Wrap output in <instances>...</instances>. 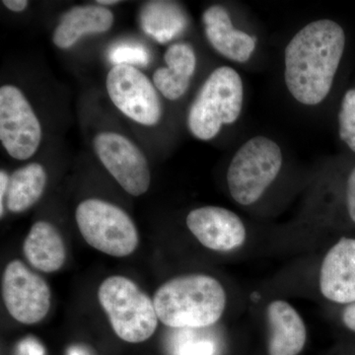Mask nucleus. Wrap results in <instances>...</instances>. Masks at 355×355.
Segmentation results:
<instances>
[{"label": "nucleus", "instance_id": "nucleus-1", "mask_svg": "<svg viewBox=\"0 0 355 355\" xmlns=\"http://www.w3.org/2000/svg\"><path fill=\"white\" fill-rule=\"evenodd\" d=\"M345 46V31L333 20L321 19L303 27L286 49V87L294 99L316 106L326 99Z\"/></svg>", "mask_w": 355, "mask_h": 355}, {"label": "nucleus", "instance_id": "nucleus-2", "mask_svg": "<svg viewBox=\"0 0 355 355\" xmlns=\"http://www.w3.org/2000/svg\"><path fill=\"white\" fill-rule=\"evenodd\" d=\"M159 321L170 328H205L220 319L226 293L209 275H189L168 280L154 294Z\"/></svg>", "mask_w": 355, "mask_h": 355}, {"label": "nucleus", "instance_id": "nucleus-3", "mask_svg": "<svg viewBox=\"0 0 355 355\" xmlns=\"http://www.w3.org/2000/svg\"><path fill=\"white\" fill-rule=\"evenodd\" d=\"M244 89L239 73L221 67L202 84L188 116V127L198 139H214L222 125L235 123L241 114Z\"/></svg>", "mask_w": 355, "mask_h": 355}, {"label": "nucleus", "instance_id": "nucleus-4", "mask_svg": "<svg viewBox=\"0 0 355 355\" xmlns=\"http://www.w3.org/2000/svg\"><path fill=\"white\" fill-rule=\"evenodd\" d=\"M98 299L116 336L125 342H146L155 333L158 317L153 299L135 282L121 275L105 279Z\"/></svg>", "mask_w": 355, "mask_h": 355}, {"label": "nucleus", "instance_id": "nucleus-5", "mask_svg": "<svg viewBox=\"0 0 355 355\" xmlns=\"http://www.w3.org/2000/svg\"><path fill=\"white\" fill-rule=\"evenodd\" d=\"M282 167V149L266 137L248 140L235 153L227 171L231 197L242 205L258 202Z\"/></svg>", "mask_w": 355, "mask_h": 355}, {"label": "nucleus", "instance_id": "nucleus-6", "mask_svg": "<svg viewBox=\"0 0 355 355\" xmlns=\"http://www.w3.org/2000/svg\"><path fill=\"white\" fill-rule=\"evenodd\" d=\"M76 219L84 240L102 253L123 258L139 246L132 219L113 203L89 198L77 207Z\"/></svg>", "mask_w": 355, "mask_h": 355}, {"label": "nucleus", "instance_id": "nucleus-7", "mask_svg": "<svg viewBox=\"0 0 355 355\" xmlns=\"http://www.w3.org/2000/svg\"><path fill=\"white\" fill-rule=\"evenodd\" d=\"M0 140L17 160L31 158L41 144L38 118L22 91L13 85L0 88Z\"/></svg>", "mask_w": 355, "mask_h": 355}, {"label": "nucleus", "instance_id": "nucleus-8", "mask_svg": "<svg viewBox=\"0 0 355 355\" xmlns=\"http://www.w3.org/2000/svg\"><path fill=\"white\" fill-rule=\"evenodd\" d=\"M112 102L121 113L140 125L153 127L162 116V105L146 76L132 65H114L106 80Z\"/></svg>", "mask_w": 355, "mask_h": 355}, {"label": "nucleus", "instance_id": "nucleus-9", "mask_svg": "<svg viewBox=\"0 0 355 355\" xmlns=\"http://www.w3.org/2000/svg\"><path fill=\"white\" fill-rule=\"evenodd\" d=\"M51 289L43 277L19 260L7 265L2 277V297L7 311L16 321L39 323L51 308Z\"/></svg>", "mask_w": 355, "mask_h": 355}, {"label": "nucleus", "instance_id": "nucleus-10", "mask_svg": "<svg viewBox=\"0 0 355 355\" xmlns=\"http://www.w3.org/2000/svg\"><path fill=\"white\" fill-rule=\"evenodd\" d=\"M93 144L98 158L123 190L135 197L148 191L150 169L139 147L120 133L112 132L98 133Z\"/></svg>", "mask_w": 355, "mask_h": 355}, {"label": "nucleus", "instance_id": "nucleus-11", "mask_svg": "<svg viewBox=\"0 0 355 355\" xmlns=\"http://www.w3.org/2000/svg\"><path fill=\"white\" fill-rule=\"evenodd\" d=\"M186 222L200 244L212 251H232L246 240V228L240 217L223 207H203L191 210Z\"/></svg>", "mask_w": 355, "mask_h": 355}, {"label": "nucleus", "instance_id": "nucleus-12", "mask_svg": "<svg viewBox=\"0 0 355 355\" xmlns=\"http://www.w3.org/2000/svg\"><path fill=\"white\" fill-rule=\"evenodd\" d=\"M320 289L333 302H355V239L342 238L331 248L322 263Z\"/></svg>", "mask_w": 355, "mask_h": 355}, {"label": "nucleus", "instance_id": "nucleus-13", "mask_svg": "<svg viewBox=\"0 0 355 355\" xmlns=\"http://www.w3.org/2000/svg\"><path fill=\"white\" fill-rule=\"evenodd\" d=\"M205 35L212 48L232 62H246L256 49V39L235 29L228 11L223 6H214L202 14Z\"/></svg>", "mask_w": 355, "mask_h": 355}, {"label": "nucleus", "instance_id": "nucleus-14", "mask_svg": "<svg viewBox=\"0 0 355 355\" xmlns=\"http://www.w3.org/2000/svg\"><path fill=\"white\" fill-rule=\"evenodd\" d=\"M270 355H298L304 349L307 333L302 318L286 301H273L268 305Z\"/></svg>", "mask_w": 355, "mask_h": 355}, {"label": "nucleus", "instance_id": "nucleus-15", "mask_svg": "<svg viewBox=\"0 0 355 355\" xmlns=\"http://www.w3.org/2000/svg\"><path fill=\"white\" fill-rule=\"evenodd\" d=\"M166 67L154 72L155 87L169 100H178L187 92L197 67V57L188 43L173 44L164 55Z\"/></svg>", "mask_w": 355, "mask_h": 355}, {"label": "nucleus", "instance_id": "nucleus-16", "mask_svg": "<svg viewBox=\"0 0 355 355\" xmlns=\"http://www.w3.org/2000/svg\"><path fill=\"white\" fill-rule=\"evenodd\" d=\"M113 23V13L104 6H76L62 18L53 33V42L58 48L67 50L84 35L109 31Z\"/></svg>", "mask_w": 355, "mask_h": 355}, {"label": "nucleus", "instance_id": "nucleus-17", "mask_svg": "<svg viewBox=\"0 0 355 355\" xmlns=\"http://www.w3.org/2000/svg\"><path fill=\"white\" fill-rule=\"evenodd\" d=\"M23 250L26 259L44 272H55L64 266L67 251L57 227L50 222L38 221L26 237Z\"/></svg>", "mask_w": 355, "mask_h": 355}, {"label": "nucleus", "instance_id": "nucleus-18", "mask_svg": "<svg viewBox=\"0 0 355 355\" xmlns=\"http://www.w3.org/2000/svg\"><path fill=\"white\" fill-rule=\"evenodd\" d=\"M139 19L144 31L160 44L177 38L188 26L186 12L170 1L148 2L140 11Z\"/></svg>", "mask_w": 355, "mask_h": 355}, {"label": "nucleus", "instance_id": "nucleus-19", "mask_svg": "<svg viewBox=\"0 0 355 355\" xmlns=\"http://www.w3.org/2000/svg\"><path fill=\"white\" fill-rule=\"evenodd\" d=\"M46 173L39 163L21 167L9 180L6 205L14 214H20L32 207L44 193Z\"/></svg>", "mask_w": 355, "mask_h": 355}, {"label": "nucleus", "instance_id": "nucleus-20", "mask_svg": "<svg viewBox=\"0 0 355 355\" xmlns=\"http://www.w3.org/2000/svg\"><path fill=\"white\" fill-rule=\"evenodd\" d=\"M338 125L340 139L355 153V89L347 91L343 96Z\"/></svg>", "mask_w": 355, "mask_h": 355}, {"label": "nucleus", "instance_id": "nucleus-21", "mask_svg": "<svg viewBox=\"0 0 355 355\" xmlns=\"http://www.w3.org/2000/svg\"><path fill=\"white\" fill-rule=\"evenodd\" d=\"M110 60L114 65L125 64L144 67L149 62V53L144 46L137 44L123 43L110 51Z\"/></svg>", "mask_w": 355, "mask_h": 355}, {"label": "nucleus", "instance_id": "nucleus-22", "mask_svg": "<svg viewBox=\"0 0 355 355\" xmlns=\"http://www.w3.org/2000/svg\"><path fill=\"white\" fill-rule=\"evenodd\" d=\"M216 347L209 340H190L180 345L178 355H214Z\"/></svg>", "mask_w": 355, "mask_h": 355}, {"label": "nucleus", "instance_id": "nucleus-23", "mask_svg": "<svg viewBox=\"0 0 355 355\" xmlns=\"http://www.w3.org/2000/svg\"><path fill=\"white\" fill-rule=\"evenodd\" d=\"M15 355H44V349L37 338L28 336L18 343Z\"/></svg>", "mask_w": 355, "mask_h": 355}, {"label": "nucleus", "instance_id": "nucleus-24", "mask_svg": "<svg viewBox=\"0 0 355 355\" xmlns=\"http://www.w3.org/2000/svg\"><path fill=\"white\" fill-rule=\"evenodd\" d=\"M347 198L350 218L355 223V168L347 180Z\"/></svg>", "mask_w": 355, "mask_h": 355}, {"label": "nucleus", "instance_id": "nucleus-25", "mask_svg": "<svg viewBox=\"0 0 355 355\" xmlns=\"http://www.w3.org/2000/svg\"><path fill=\"white\" fill-rule=\"evenodd\" d=\"M9 180L10 178L8 177L7 173L1 170L0 172V214H1V217L4 214V198L6 197L7 191H8Z\"/></svg>", "mask_w": 355, "mask_h": 355}, {"label": "nucleus", "instance_id": "nucleus-26", "mask_svg": "<svg viewBox=\"0 0 355 355\" xmlns=\"http://www.w3.org/2000/svg\"><path fill=\"white\" fill-rule=\"evenodd\" d=\"M343 320L350 331H355V302L350 303L343 311Z\"/></svg>", "mask_w": 355, "mask_h": 355}, {"label": "nucleus", "instance_id": "nucleus-27", "mask_svg": "<svg viewBox=\"0 0 355 355\" xmlns=\"http://www.w3.org/2000/svg\"><path fill=\"white\" fill-rule=\"evenodd\" d=\"M2 3L6 8L14 11V12H22L28 6V1L26 0H3Z\"/></svg>", "mask_w": 355, "mask_h": 355}, {"label": "nucleus", "instance_id": "nucleus-28", "mask_svg": "<svg viewBox=\"0 0 355 355\" xmlns=\"http://www.w3.org/2000/svg\"><path fill=\"white\" fill-rule=\"evenodd\" d=\"M97 3L101 6H107L120 3V1H118V0H98Z\"/></svg>", "mask_w": 355, "mask_h": 355}, {"label": "nucleus", "instance_id": "nucleus-29", "mask_svg": "<svg viewBox=\"0 0 355 355\" xmlns=\"http://www.w3.org/2000/svg\"><path fill=\"white\" fill-rule=\"evenodd\" d=\"M69 355H83L78 349H71L69 350Z\"/></svg>", "mask_w": 355, "mask_h": 355}]
</instances>
